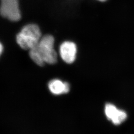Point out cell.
Here are the masks:
<instances>
[{
  "label": "cell",
  "mask_w": 134,
  "mask_h": 134,
  "mask_svg": "<svg viewBox=\"0 0 134 134\" xmlns=\"http://www.w3.org/2000/svg\"><path fill=\"white\" fill-rule=\"evenodd\" d=\"M0 14L10 21H19L21 18L19 0H1Z\"/></svg>",
  "instance_id": "3957f363"
},
{
  "label": "cell",
  "mask_w": 134,
  "mask_h": 134,
  "mask_svg": "<svg viewBox=\"0 0 134 134\" xmlns=\"http://www.w3.org/2000/svg\"><path fill=\"white\" fill-rule=\"evenodd\" d=\"M99 1H100V2H105L106 0H98Z\"/></svg>",
  "instance_id": "ba28073f"
},
{
  "label": "cell",
  "mask_w": 134,
  "mask_h": 134,
  "mask_svg": "<svg viewBox=\"0 0 134 134\" xmlns=\"http://www.w3.org/2000/svg\"><path fill=\"white\" fill-rule=\"evenodd\" d=\"M3 51V46L2 44V43L0 42V56L2 55V54Z\"/></svg>",
  "instance_id": "52a82bcc"
},
{
  "label": "cell",
  "mask_w": 134,
  "mask_h": 134,
  "mask_svg": "<svg viewBox=\"0 0 134 134\" xmlns=\"http://www.w3.org/2000/svg\"><path fill=\"white\" fill-rule=\"evenodd\" d=\"M29 56L37 65L45 63L54 64L57 61V54L54 49V38L51 35L42 37L38 43L29 50Z\"/></svg>",
  "instance_id": "6da1fadb"
},
{
  "label": "cell",
  "mask_w": 134,
  "mask_h": 134,
  "mask_svg": "<svg viewBox=\"0 0 134 134\" xmlns=\"http://www.w3.org/2000/svg\"><path fill=\"white\" fill-rule=\"evenodd\" d=\"M48 88L50 92L54 95H60L68 93L70 86L68 82H63L59 79H54L49 82Z\"/></svg>",
  "instance_id": "8992f818"
},
{
  "label": "cell",
  "mask_w": 134,
  "mask_h": 134,
  "mask_svg": "<svg viewBox=\"0 0 134 134\" xmlns=\"http://www.w3.org/2000/svg\"><path fill=\"white\" fill-rule=\"evenodd\" d=\"M77 48L76 45L71 41H65L61 45L60 54L65 62L71 64L76 58Z\"/></svg>",
  "instance_id": "5b68a950"
},
{
  "label": "cell",
  "mask_w": 134,
  "mask_h": 134,
  "mask_svg": "<svg viewBox=\"0 0 134 134\" xmlns=\"http://www.w3.org/2000/svg\"><path fill=\"white\" fill-rule=\"evenodd\" d=\"M41 38V32L38 26L29 24L24 26L17 34L16 40L22 49L30 50L38 43Z\"/></svg>",
  "instance_id": "7a4b0ae2"
},
{
  "label": "cell",
  "mask_w": 134,
  "mask_h": 134,
  "mask_svg": "<svg viewBox=\"0 0 134 134\" xmlns=\"http://www.w3.org/2000/svg\"><path fill=\"white\" fill-rule=\"evenodd\" d=\"M105 114L108 120L115 125H119L127 118V114L124 110L118 109L111 103H107L105 106Z\"/></svg>",
  "instance_id": "277c9868"
}]
</instances>
